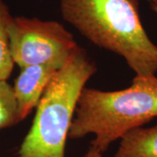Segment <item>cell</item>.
I'll return each instance as SVG.
<instances>
[{"label": "cell", "instance_id": "6da1fadb", "mask_svg": "<svg viewBox=\"0 0 157 157\" xmlns=\"http://www.w3.org/2000/svg\"><path fill=\"white\" fill-rule=\"evenodd\" d=\"M59 8L67 22L123 58L135 75H156L157 45L141 23L138 0H59Z\"/></svg>", "mask_w": 157, "mask_h": 157}, {"label": "cell", "instance_id": "7a4b0ae2", "mask_svg": "<svg viewBox=\"0 0 157 157\" xmlns=\"http://www.w3.org/2000/svg\"><path fill=\"white\" fill-rule=\"evenodd\" d=\"M157 118V76H137L128 87L115 91L85 87L68 138L93 135L91 147L102 154L133 129Z\"/></svg>", "mask_w": 157, "mask_h": 157}, {"label": "cell", "instance_id": "3957f363", "mask_svg": "<svg viewBox=\"0 0 157 157\" xmlns=\"http://www.w3.org/2000/svg\"><path fill=\"white\" fill-rule=\"evenodd\" d=\"M96 71L94 61L78 46L45 87L17 157H66V145L79 96Z\"/></svg>", "mask_w": 157, "mask_h": 157}, {"label": "cell", "instance_id": "277c9868", "mask_svg": "<svg viewBox=\"0 0 157 157\" xmlns=\"http://www.w3.org/2000/svg\"><path fill=\"white\" fill-rule=\"evenodd\" d=\"M8 30L12 58L20 68L67 61L78 46L73 34L54 20L13 17Z\"/></svg>", "mask_w": 157, "mask_h": 157}, {"label": "cell", "instance_id": "5b68a950", "mask_svg": "<svg viewBox=\"0 0 157 157\" xmlns=\"http://www.w3.org/2000/svg\"><path fill=\"white\" fill-rule=\"evenodd\" d=\"M67 61L57 60L20 68L12 87L21 121L36 108L45 87Z\"/></svg>", "mask_w": 157, "mask_h": 157}, {"label": "cell", "instance_id": "8992f818", "mask_svg": "<svg viewBox=\"0 0 157 157\" xmlns=\"http://www.w3.org/2000/svg\"><path fill=\"white\" fill-rule=\"evenodd\" d=\"M113 157H157V124L127 133L120 139Z\"/></svg>", "mask_w": 157, "mask_h": 157}, {"label": "cell", "instance_id": "52a82bcc", "mask_svg": "<svg viewBox=\"0 0 157 157\" xmlns=\"http://www.w3.org/2000/svg\"><path fill=\"white\" fill-rule=\"evenodd\" d=\"M12 17L9 7L3 0H0V81L9 78L15 65L8 30Z\"/></svg>", "mask_w": 157, "mask_h": 157}, {"label": "cell", "instance_id": "ba28073f", "mask_svg": "<svg viewBox=\"0 0 157 157\" xmlns=\"http://www.w3.org/2000/svg\"><path fill=\"white\" fill-rule=\"evenodd\" d=\"M17 103L12 86L6 80L0 81V130L20 122Z\"/></svg>", "mask_w": 157, "mask_h": 157}, {"label": "cell", "instance_id": "9c48e42d", "mask_svg": "<svg viewBox=\"0 0 157 157\" xmlns=\"http://www.w3.org/2000/svg\"><path fill=\"white\" fill-rule=\"evenodd\" d=\"M83 157H104L103 154L101 153L100 151H98L97 149H95L94 147L90 146L88 148V150L86 151V153L85 154V155Z\"/></svg>", "mask_w": 157, "mask_h": 157}, {"label": "cell", "instance_id": "30bf717a", "mask_svg": "<svg viewBox=\"0 0 157 157\" xmlns=\"http://www.w3.org/2000/svg\"><path fill=\"white\" fill-rule=\"evenodd\" d=\"M150 5H151V8L153 9V11H155L157 15V0H155Z\"/></svg>", "mask_w": 157, "mask_h": 157}, {"label": "cell", "instance_id": "8fae6325", "mask_svg": "<svg viewBox=\"0 0 157 157\" xmlns=\"http://www.w3.org/2000/svg\"><path fill=\"white\" fill-rule=\"evenodd\" d=\"M147 1H148V2H149V3L151 4V3H153V2H154L155 0H147Z\"/></svg>", "mask_w": 157, "mask_h": 157}]
</instances>
